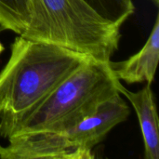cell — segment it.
Returning <instances> with one entry per match:
<instances>
[{
    "label": "cell",
    "instance_id": "obj_2",
    "mask_svg": "<svg viewBox=\"0 0 159 159\" xmlns=\"http://www.w3.org/2000/svg\"><path fill=\"white\" fill-rule=\"evenodd\" d=\"M89 59L54 44L18 35L0 71V114L16 115L29 109Z\"/></svg>",
    "mask_w": 159,
    "mask_h": 159
},
{
    "label": "cell",
    "instance_id": "obj_4",
    "mask_svg": "<svg viewBox=\"0 0 159 159\" xmlns=\"http://www.w3.org/2000/svg\"><path fill=\"white\" fill-rule=\"evenodd\" d=\"M0 145L1 159H92V152L74 144L64 132L33 131L12 136Z\"/></svg>",
    "mask_w": 159,
    "mask_h": 159
},
{
    "label": "cell",
    "instance_id": "obj_1",
    "mask_svg": "<svg viewBox=\"0 0 159 159\" xmlns=\"http://www.w3.org/2000/svg\"><path fill=\"white\" fill-rule=\"evenodd\" d=\"M109 61L90 58L29 109L0 114V136L33 131L65 132L92 115L104 101L119 93Z\"/></svg>",
    "mask_w": 159,
    "mask_h": 159
},
{
    "label": "cell",
    "instance_id": "obj_5",
    "mask_svg": "<svg viewBox=\"0 0 159 159\" xmlns=\"http://www.w3.org/2000/svg\"><path fill=\"white\" fill-rule=\"evenodd\" d=\"M129 113V107L120 93H117L101 103L92 115L64 133L74 144L92 152L115 127L127 120Z\"/></svg>",
    "mask_w": 159,
    "mask_h": 159
},
{
    "label": "cell",
    "instance_id": "obj_7",
    "mask_svg": "<svg viewBox=\"0 0 159 159\" xmlns=\"http://www.w3.org/2000/svg\"><path fill=\"white\" fill-rule=\"evenodd\" d=\"M117 90L124 95L133 106L141 126L146 159H159L158 116L151 84L137 92L125 88L120 81L116 84Z\"/></svg>",
    "mask_w": 159,
    "mask_h": 159
},
{
    "label": "cell",
    "instance_id": "obj_3",
    "mask_svg": "<svg viewBox=\"0 0 159 159\" xmlns=\"http://www.w3.org/2000/svg\"><path fill=\"white\" fill-rule=\"evenodd\" d=\"M30 22L20 36L54 44L98 61L117 50L120 26L105 20L85 0H29Z\"/></svg>",
    "mask_w": 159,
    "mask_h": 159
},
{
    "label": "cell",
    "instance_id": "obj_9",
    "mask_svg": "<svg viewBox=\"0 0 159 159\" xmlns=\"http://www.w3.org/2000/svg\"><path fill=\"white\" fill-rule=\"evenodd\" d=\"M98 14L105 20L118 25L133 14L135 7L132 0H85Z\"/></svg>",
    "mask_w": 159,
    "mask_h": 159
},
{
    "label": "cell",
    "instance_id": "obj_11",
    "mask_svg": "<svg viewBox=\"0 0 159 159\" xmlns=\"http://www.w3.org/2000/svg\"><path fill=\"white\" fill-rule=\"evenodd\" d=\"M155 5H157V6H158V4H159V0H151Z\"/></svg>",
    "mask_w": 159,
    "mask_h": 159
},
{
    "label": "cell",
    "instance_id": "obj_10",
    "mask_svg": "<svg viewBox=\"0 0 159 159\" xmlns=\"http://www.w3.org/2000/svg\"><path fill=\"white\" fill-rule=\"evenodd\" d=\"M4 50V46L1 44V42H0V54L2 53V51Z\"/></svg>",
    "mask_w": 159,
    "mask_h": 159
},
{
    "label": "cell",
    "instance_id": "obj_8",
    "mask_svg": "<svg viewBox=\"0 0 159 159\" xmlns=\"http://www.w3.org/2000/svg\"><path fill=\"white\" fill-rule=\"evenodd\" d=\"M30 22L29 0H0V31L20 35Z\"/></svg>",
    "mask_w": 159,
    "mask_h": 159
},
{
    "label": "cell",
    "instance_id": "obj_6",
    "mask_svg": "<svg viewBox=\"0 0 159 159\" xmlns=\"http://www.w3.org/2000/svg\"><path fill=\"white\" fill-rule=\"evenodd\" d=\"M159 60V16L142 49L122 61H111L110 67L118 80L128 84L146 82L152 84Z\"/></svg>",
    "mask_w": 159,
    "mask_h": 159
}]
</instances>
